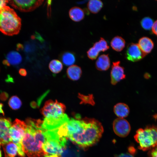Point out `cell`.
Instances as JSON below:
<instances>
[{
	"mask_svg": "<svg viewBox=\"0 0 157 157\" xmlns=\"http://www.w3.org/2000/svg\"><path fill=\"white\" fill-rule=\"evenodd\" d=\"M103 131V126L99 121L94 119L85 118L80 119L75 132L67 138L79 147L85 149L96 144Z\"/></svg>",
	"mask_w": 157,
	"mask_h": 157,
	"instance_id": "6da1fadb",
	"label": "cell"
},
{
	"mask_svg": "<svg viewBox=\"0 0 157 157\" xmlns=\"http://www.w3.org/2000/svg\"><path fill=\"white\" fill-rule=\"evenodd\" d=\"M61 59L65 65L69 67L73 65L76 61L74 54L72 52L69 51L65 52L62 54Z\"/></svg>",
	"mask_w": 157,
	"mask_h": 157,
	"instance_id": "7402d4cb",
	"label": "cell"
},
{
	"mask_svg": "<svg viewBox=\"0 0 157 157\" xmlns=\"http://www.w3.org/2000/svg\"><path fill=\"white\" fill-rule=\"evenodd\" d=\"M42 122L28 119L26 121L25 132L22 141L25 154L28 157H41L46 154L42 146L46 138Z\"/></svg>",
	"mask_w": 157,
	"mask_h": 157,
	"instance_id": "7a4b0ae2",
	"label": "cell"
},
{
	"mask_svg": "<svg viewBox=\"0 0 157 157\" xmlns=\"http://www.w3.org/2000/svg\"><path fill=\"white\" fill-rule=\"evenodd\" d=\"M84 11L77 6L72 8L69 10V17L73 21L78 22L83 19L84 17Z\"/></svg>",
	"mask_w": 157,
	"mask_h": 157,
	"instance_id": "e0dca14e",
	"label": "cell"
},
{
	"mask_svg": "<svg viewBox=\"0 0 157 157\" xmlns=\"http://www.w3.org/2000/svg\"><path fill=\"white\" fill-rule=\"evenodd\" d=\"M125 55L128 60L136 62L141 60L146 55L142 51L138 44L131 43L127 47Z\"/></svg>",
	"mask_w": 157,
	"mask_h": 157,
	"instance_id": "8fae6325",
	"label": "cell"
},
{
	"mask_svg": "<svg viewBox=\"0 0 157 157\" xmlns=\"http://www.w3.org/2000/svg\"><path fill=\"white\" fill-rule=\"evenodd\" d=\"M49 66L50 71L54 74L59 73L63 68L62 63L60 60L57 59L51 60L49 64Z\"/></svg>",
	"mask_w": 157,
	"mask_h": 157,
	"instance_id": "d4e9b609",
	"label": "cell"
},
{
	"mask_svg": "<svg viewBox=\"0 0 157 157\" xmlns=\"http://www.w3.org/2000/svg\"><path fill=\"white\" fill-rule=\"evenodd\" d=\"M44 0H9L8 3L14 8L24 12L33 11L40 6Z\"/></svg>",
	"mask_w": 157,
	"mask_h": 157,
	"instance_id": "ba28073f",
	"label": "cell"
},
{
	"mask_svg": "<svg viewBox=\"0 0 157 157\" xmlns=\"http://www.w3.org/2000/svg\"><path fill=\"white\" fill-rule=\"evenodd\" d=\"M31 38L33 40L36 39L42 42H43L44 40L41 35L37 32L34 35H31Z\"/></svg>",
	"mask_w": 157,
	"mask_h": 157,
	"instance_id": "4dcf8cb0",
	"label": "cell"
},
{
	"mask_svg": "<svg viewBox=\"0 0 157 157\" xmlns=\"http://www.w3.org/2000/svg\"><path fill=\"white\" fill-rule=\"evenodd\" d=\"M113 110L115 114L119 118H123L128 116L129 113L128 106L124 103H118L114 107Z\"/></svg>",
	"mask_w": 157,
	"mask_h": 157,
	"instance_id": "2e32d148",
	"label": "cell"
},
{
	"mask_svg": "<svg viewBox=\"0 0 157 157\" xmlns=\"http://www.w3.org/2000/svg\"><path fill=\"white\" fill-rule=\"evenodd\" d=\"M8 104L12 109L16 110L19 109L22 105L21 100L16 96H12L9 99Z\"/></svg>",
	"mask_w": 157,
	"mask_h": 157,
	"instance_id": "484cf974",
	"label": "cell"
},
{
	"mask_svg": "<svg viewBox=\"0 0 157 157\" xmlns=\"http://www.w3.org/2000/svg\"><path fill=\"white\" fill-rule=\"evenodd\" d=\"M59 157H81L78 149L75 147L71 146L68 141L63 148V151Z\"/></svg>",
	"mask_w": 157,
	"mask_h": 157,
	"instance_id": "ac0fdd59",
	"label": "cell"
},
{
	"mask_svg": "<svg viewBox=\"0 0 157 157\" xmlns=\"http://www.w3.org/2000/svg\"><path fill=\"white\" fill-rule=\"evenodd\" d=\"M115 157H134L133 155L129 153H122L116 155Z\"/></svg>",
	"mask_w": 157,
	"mask_h": 157,
	"instance_id": "1f68e13d",
	"label": "cell"
},
{
	"mask_svg": "<svg viewBox=\"0 0 157 157\" xmlns=\"http://www.w3.org/2000/svg\"><path fill=\"white\" fill-rule=\"evenodd\" d=\"M0 157H1V151L0 149Z\"/></svg>",
	"mask_w": 157,
	"mask_h": 157,
	"instance_id": "60d3db41",
	"label": "cell"
},
{
	"mask_svg": "<svg viewBox=\"0 0 157 157\" xmlns=\"http://www.w3.org/2000/svg\"><path fill=\"white\" fill-rule=\"evenodd\" d=\"M47 1V7L48 8V12H48L47 15L48 17H49L50 15V6H51V3L52 1L48 0V1Z\"/></svg>",
	"mask_w": 157,
	"mask_h": 157,
	"instance_id": "8d00e7d4",
	"label": "cell"
},
{
	"mask_svg": "<svg viewBox=\"0 0 157 157\" xmlns=\"http://www.w3.org/2000/svg\"><path fill=\"white\" fill-rule=\"evenodd\" d=\"M103 6V2L100 0H90L88 1L87 4L88 9L93 13L98 12Z\"/></svg>",
	"mask_w": 157,
	"mask_h": 157,
	"instance_id": "603a6c76",
	"label": "cell"
},
{
	"mask_svg": "<svg viewBox=\"0 0 157 157\" xmlns=\"http://www.w3.org/2000/svg\"><path fill=\"white\" fill-rule=\"evenodd\" d=\"M119 61L113 63L110 72L111 83L115 85L121 80L124 79L126 76L123 67L120 65Z\"/></svg>",
	"mask_w": 157,
	"mask_h": 157,
	"instance_id": "7c38bea8",
	"label": "cell"
},
{
	"mask_svg": "<svg viewBox=\"0 0 157 157\" xmlns=\"http://www.w3.org/2000/svg\"><path fill=\"white\" fill-rule=\"evenodd\" d=\"M34 47L33 44L29 43H27L24 47V50L25 52L29 53L32 52L34 50Z\"/></svg>",
	"mask_w": 157,
	"mask_h": 157,
	"instance_id": "f546056e",
	"label": "cell"
},
{
	"mask_svg": "<svg viewBox=\"0 0 157 157\" xmlns=\"http://www.w3.org/2000/svg\"><path fill=\"white\" fill-rule=\"evenodd\" d=\"M99 54L92 47L89 49L87 51L88 57L90 59L93 60L96 59Z\"/></svg>",
	"mask_w": 157,
	"mask_h": 157,
	"instance_id": "83f0119b",
	"label": "cell"
},
{
	"mask_svg": "<svg viewBox=\"0 0 157 157\" xmlns=\"http://www.w3.org/2000/svg\"><path fill=\"white\" fill-rule=\"evenodd\" d=\"M8 3V0H0V10L6 6Z\"/></svg>",
	"mask_w": 157,
	"mask_h": 157,
	"instance_id": "e575fe53",
	"label": "cell"
},
{
	"mask_svg": "<svg viewBox=\"0 0 157 157\" xmlns=\"http://www.w3.org/2000/svg\"><path fill=\"white\" fill-rule=\"evenodd\" d=\"M110 62L108 54H103L98 58L95 63L97 69L100 71H106L110 67Z\"/></svg>",
	"mask_w": 157,
	"mask_h": 157,
	"instance_id": "9a60e30c",
	"label": "cell"
},
{
	"mask_svg": "<svg viewBox=\"0 0 157 157\" xmlns=\"http://www.w3.org/2000/svg\"><path fill=\"white\" fill-rule=\"evenodd\" d=\"M152 30L153 33L157 35V20L154 23L152 28Z\"/></svg>",
	"mask_w": 157,
	"mask_h": 157,
	"instance_id": "836d02e7",
	"label": "cell"
},
{
	"mask_svg": "<svg viewBox=\"0 0 157 157\" xmlns=\"http://www.w3.org/2000/svg\"><path fill=\"white\" fill-rule=\"evenodd\" d=\"M3 104L0 103V113L2 114L3 115H4V113L3 110Z\"/></svg>",
	"mask_w": 157,
	"mask_h": 157,
	"instance_id": "f35d334b",
	"label": "cell"
},
{
	"mask_svg": "<svg viewBox=\"0 0 157 157\" xmlns=\"http://www.w3.org/2000/svg\"><path fill=\"white\" fill-rule=\"evenodd\" d=\"M113 128L115 133L121 137H126L131 130V126L129 122L125 119L119 118L114 121Z\"/></svg>",
	"mask_w": 157,
	"mask_h": 157,
	"instance_id": "30bf717a",
	"label": "cell"
},
{
	"mask_svg": "<svg viewBox=\"0 0 157 157\" xmlns=\"http://www.w3.org/2000/svg\"><path fill=\"white\" fill-rule=\"evenodd\" d=\"M140 49L146 55L150 53L154 47V43L150 38L146 37L140 38L138 44Z\"/></svg>",
	"mask_w": 157,
	"mask_h": 157,
	"instance_id": "5bb4252c",
	"label": "cell"
},
{
	"mask_svg": "<svg viewBox=\"0 0 157 157\" xmlns=\"http://www.w3.org/2000/svg\"><path fill=\"white\" fill-rule=\"evenodd\" d=\"M42 157H59L57 155H48L46 154Z\"/></svg>",
	"mask_w": 157,
	"mask_h": 157,
	"instance_id": "ab89813d",
	"label": "cell"
},
{
	"mask_svg": "<svg viewBox=\"0 0 157 157\" xmlns=\"http://www.w3.org/2000/svg\"><path fill=\"white\" fill-rule=\"evenodd\" d=\"M21 19L12 8L6 6L0 10V31L10 36L18 34L21 27Z\"/></svg>",
	"mask_w": 157,
	"mask_h": 157,
	"instance_id": "277c9868",
	"label": "cell"
},
{
	"mask_svg": "<svg viewBox=\"0 0 157 157\" xmlns=\"http://www.w3.org/2000/svg\"><path fill=\"white\" fill-rule=\"evenodd\" d=\"M26 126V123L16 119L9 130L10 135L12 142L17 146L18 153L22 157H24L25 155L22 141Z\"/></svg>",
	"mask_w": 157,
	"mask_h": 157,
	"instance_id": "52a82bcc",
	"label": "cell"
},
{
	"mask_svg": "<svg viewBox=\"0 0 157 157\" xmlns=\"http://www.w3.org/2000/svg\"><path fill=\"white\" fill-rule=\"evenodd\" d=\"M110 45L114 50L117 51H120L125 46V41L121 36H116L112 39Z\"/></svg>",
	"mask_w": 157,
	"mask_h": 157,
	"instance_id": "44dd1931",
	"label": "cell"
},
{
	"mask_svg": "<svg viewBox=\"0 0 157 157\" xmlns=\"http://www.w3.org/2000/svg\"><path fill=\"white\" fill-rule=\"evenodd\" d=\"M12 124L10 119L0 118V146L12 142L9 130Z\"/></svg>",
	"mask_w": 157,
	"mask_h": 157,
	"instance_id": "9c48e42d",
	"label": "cell"
},
{
	"mask_svg": "<svg viewBox=\"0 0 157 157\" xmlns=\"http://www.w3.org/2000/svg\"><path fill=\"white\" fill-rule=\"evenodd\" d=\"M82 73L81 67L76 65H73L69 67L67 71L68 77L73 81L79 79L81 76Z\"/></svg>",
	"mask_w": 157,
	"mask_h": 157,
	"instance_id": "d6986e66",
	"label": "cell"
},
{
	"mask_svg": "<svg viewBox=\"0 0 157 157\" xmlns=\"http://www.w3.org/2000/svg\"><path fill=\"white\" fill-rule=\"evenodd\" d=\"M154 23L151 18L146 17L141 20V24L143 28L146 30H149L152 28Z\"/></svg>",
	"mask_w": 157,
	"mask_h": 157,
	"instance_id": "4316f807",
	"label": "cell"
},
{
	"mask_svg": "<svg viewBox=\"0 0 157 157\" xmlns=\"http://www.w3.org/2000/svg\"><path fill=\"white\" fill-rule=\"evenodd\" d=\"M44 134L46 140L42 146L44 151L46 155H57L59 157L68 142L67 138L61 137L57 129L45 131Z\"/></svg>",
	"mask_w": 157,
	"mask_h": 157,
	"instance_id": "5b68a950",
	"label": "cell"
},
{
	"mask_svg": "<svg viewBox=\"0 0 157 157\" xmlns=\"http://www.w3.org/2000/svg\"><path fill=\"white\" fill-rule=\"evenodd\" d=\"M134 138L139 149L144 151L149 150L157 144V126L149 125L138 129Z\"/></svg>",
	"mask_w": 157,
	"mask_h": 157,
	"instance_id": "8992f818",
	"label": "cell"
},
{
	"mask_svg": "<svg viewBox=\"0 0 157 157\" xmlns=\"http://www.w3.org/2000/svg\"><path fill=\"white\" fill-rule=\"evenodd\" d=\"M129 152L134 155L136 153V150L134 147L131 146L129 147L128 149Z\"/></svg>",
	"mask_w": 157,
	"mask_h": 157,
	"instance_id": "d590c367",
	"label": "cell"
},
{
	"mask_svg": "<svg viewBox=\"0 0 157 157\" xmlns=\"http://www.w3.org/2000/svg\"><path fill=\"white\" fill-rule=\"evenodd\" d=\"M5 154V157H15L18 151L17 145L10 142L2 146Z\"/></svg>",
	"mask_w": 157,
	"mask_h": 157,
	"instance_id": "ffe728a7",
	"label": "cell"
},
{
	"mask_svg": "<svg viewBox=\"0 0 157 157\" xmlns=\"http://www.w3.org/2000/svg\"><path fill=\"white\" fill-rule=\"evenodd\" d=\"M8 94L6 92H3L0 94V99L3 101L6 100L8 99Z\"/></svg>",
	"mask_w": 157,
	"mask_h": 157,
	"instance_id": "d6a6232c",
	"label": "cell"
},
{
	"mask_svg": "<svg viewBox=\"0 0 157 157\" xmlns=\"http://www.w3.org/2000/svg\"><path fill=\"white\" fill-rule=\"evenodd\" d=\"M148 157H157V144L149 150Z\"/></svg>",
	"mask_w": 157,
	"mask_h": 157,
	"instance_id": "f1b7e54d",
	"label": "cell"
},
{
	"mask_svg": "<svg viewBox=\"0 0 157 157\" xmlns=\"http://www.w3.org/2000/svg\"><path fill=\"white\" fill-rule=\"evenodd\" d=\"M19 73L20 75L23 76H25L26 75L27 72L24 69L21 68L19 71Z\"/></svg>",
	"mask_w": 157,
	"mask_h": 157,
	"instance_id": "74e56055",
	"label": "cell"
},
{
	"mask_svg": "<svg viewBox=\"0 0 157 157\" xmlns=\"http://www.w3.org/2000/svg\"><path fill=\"white\" fill-rule=\"evenodd\" d=\"M22 61L21 55L18 52L12 51L7 55L6 59L3 61V63L7 66L17 65L21 63Z\"/></svg>",
	"mask_w": 157,
	"mask_h": 157,
	"instance_id": "4fadbf2b",
	"label": "cell"
},
{
	"mask_svg": "<svg viewBox=\"0 0 157 157\" xmlns=\"http://www.w3.org/2000/svg\"><path fill=\"white\" fill-rule=\"evenodd\" d=\"M65 106L57 101L49 100L41 110L44 117L42 127L46 131L58 128L68 121L69 119L65 113Z\"/></svg>",
	"mask_w": 157,
	"mask_h": 157,
	"instance_id": "3957f363",
	"label": "cell"
},
{
	"mask_svg": "<svg viewBox=\"0 0 157 157\" xmlns=\"http://www.w3.org/2000/svg\"><path fill=\"white\" fill-rule=\"evenodd\" d=\"M93 47L99 53L100 51H105L109 48L106 41L102 38H101L98 41L95 42Z\"/></svg>",
	"mask_w": 157,
	"mask_h": 157,
	"instance_id": "cb8c5ba5",
	"label": "cell"
}]
</instances>
